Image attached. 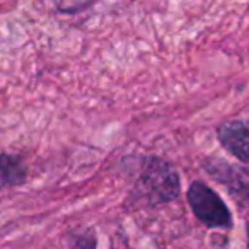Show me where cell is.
I'll return each instance as SVG.
<instances>
[{
	"instance_id": "cell-8",
	"label": "cell",
	"mask_w": 249,
	"mask_h": 249,
	"mask_svg": "<svg viewBox=\"0 0 249 249\" xmlns=\"http://www.w3.org/2000/svg\"><path fill=\"white\" fill-rule=\"evenodd\" d=\"M246 235H248V246H249V222L246 224Z\"/></svg>"
},
{
	"instance_id": "cell-6",
	"label": "cell",
	"mask_w": 249,
	"mask_h": 249,
	"mask_svg": "<svg viewBox=\"0 0 249 249\" xmlns=\"http://www.w3.org/2000/svg\"><path fill=\"white\" fill-rule=\"evenodd\" d=\"M96 0H55V5L62 14H77L90 7Z\"/></svg>"
},
{
	"instance_id": "cell-7",
	"label": "cell",
	"mask_w": 249,
	"mask_h": 249,
	"mask_svg": "<svg viewBox=\"0 0 249 249\" xmlns=\"http://www.w3.org/2000/svg\"><path fill=\"white\" fill-rule=\"evenodd\" d=\"M69 244L73 246V248H94L97 244V241L92 231H82L70 235Z\"/></svg>"
},
{
	"instance_id": "cell-2",
	"label": "cell",
	"mask_w": 249,
	"mask_h": 249,
	"mask_svg": "<svg viewBox=\"0 0 249 249\" xmlns=\"http://www.w3.org/2000/svg\"><path fill=\"white\" fill-rule=\"evenodd\" d=\"M193 215L208 229H231L232 213L220 196L203 181H193L186 191Z\"/></svg>"
},
{
	"instance_id": "cell-3",
	"label": "cell",
	"mask_w": 249,
	"mask_h": 249,
	"mask_svg": "<svg viewBox=\"0 0 249 249\" xmlns=\"http://www.w3.org/2000/svg\"><path fill=\"white\" fill-rule=\"evenodd\" d=\"M205 173L213 178L217 183L227 188V193L239 205L241 210L249 208V176L244 169L229 164L227 160L218 157H207L201 162Z\"/></svg>"
},
{
	"instance_id": "cell-5",
	"label": "cell",
	"mask_w": 249,
	"mask_h": 249,
	"mask_svg": "<svg viewBox=\"0 0 249 249\" xmlns=\"http://www.w3.org/2000/svg\"><path fill=\"white\" fill-rule=\"evenodd\" d=\"M28 169L19 156L0 152V188L19 186L26 181Z\"/></svg>"
},
{
	"instance_id": "cell-1",
	"label": "cell",
	"mask_w": 249,
	"mask_h": 249,
	"mask_svg": "<svg viewBox=\"0 0 249 249\" xmlns=\"http://www.w3.org/2000/svg\"><path fill=\"white\" fill-rule=\"evenodd\" d=\"M181 193L179 173L169 160L157 156L142 157V169L124 201L126 210L159 208L174 201Z\"/></svg>"
},
{
	"instance_id": "cell-4",
	"label": "cell",
	"mask_w": 249,
	"mask_h": 249,
	"mask_svg": "<svg viewBox=\"0 0 249 249\" xmlns=\"http://www.w3.org/2000/svg\"><path fill=\"white\" fill-rule=\"evenodd\" d=\"M217 139L231 156L249 166V118L218 124Z\"/></svg>"
}]
</instances>
